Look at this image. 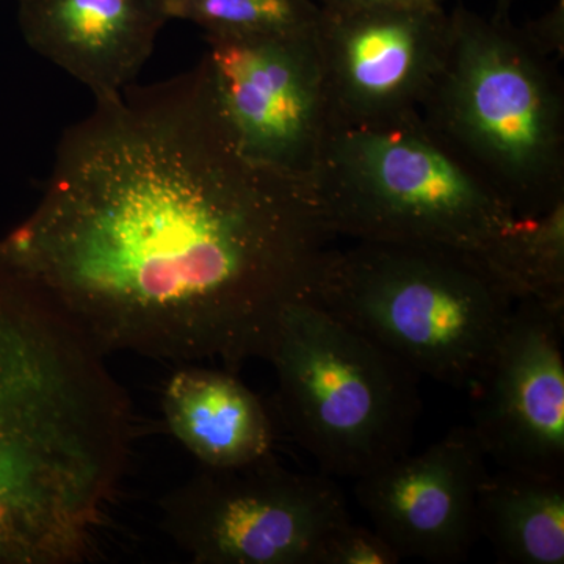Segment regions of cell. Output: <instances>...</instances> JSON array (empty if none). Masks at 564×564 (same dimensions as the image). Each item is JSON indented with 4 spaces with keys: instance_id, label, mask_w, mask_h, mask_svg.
Masks as SVG:
<instances>
[{
    "instance_id": "6da1fadb",
    "label": "cell",
    "mask_w": 564,
    "mask_h": 564,
    "mask_svg": "<svg viewBox=\"0 0 564 564\" xmlns=\"http://www.w3.org/2000/svg\"><path fill=\"white\" fill-rule=\"evenodd\" d=\"M336 237L307 182L248 159L202 61L96 101L0 247L102 355L265 359Z\"/></svg>"
},
{
    "instance_id": "7a4b0ae2",
    "label": "cell",
    "mask_w": 564,
    "mask_h": 564,
    "mask_svg": "<svg viewBox=\"0 0 564 564\" xmlns=\"http://www.w3.org/2000/svg\"><path fill=\"white\" fill-rule=\"evenodd\" d=\"M129 441L102 352L0 247V564L90 554Z\"/></svg>"
},
{
    "instance_id": "3957f363",
    "label": "cell",
    "mask_w": 564,
    "mask_h": 564,
    "mask_svg": "<svg viewBox=\"0 0 564 564\" xmlns=\"http://www.w3.org/2000/svg\"><path fill=\"white\" fill-rule=\"evenodd\" d=\"M421 113L516 217L564 202L563 82L524 25L456 6Z\"/></svg>"
},
{
    "instance_id": "277c9868",
    "label": "cell",
    "mask_w": 564,
    "mask_h": 564,
    "mask_svg": "<svg viewBox=\"0 0 564 564\" xmlns=\"http://www.w3.org/2000/svg\"><path fill=\"white\" fill-rule=\"evenodd\" d=\"M304 299L455 388L478 383L518 303L478 252L375 242L329 248Z\"/></svg>"
},
{
    "instance_id": "5b68a950",
    "label": "cell",
    "mask_w": 564,
    "mask_h": 564,
    "mask_svg": "<svg viewBox=\"0 0 564 564\" xmlns=\"http://www.w3.org/2000/svg\"><path fill=\"white\" fill-rule=\"evenodd\" d=\"M310 185L334 237L478 252L516 215L423 120L339 124Z\"/></svg>"
},
{
    "instance_id": "8992f818",
    "label": "cell",
    "mask_w": 564,
    "mask_h": 564,
    "mask_svg": "<svg viewBox=\"0 0 564 564\" xmlns=\"http://www.w3.org/2000/svg\"><path fill=\"white\" fill-rule=\"evenodd\" d=\"M265 361L285 425L322 474L356 480L410 454L421 375L347 323L296 300Z\"/></svg>"
},
{
    "instance_id": "52a82bcc",
    "label": "cell",
    "mask_w": 564,
    "mask_h": 564,
    "mask_svg": "<svg viewBox=\"0 0 564 564\" xmlns=\"http://www.w3.org/2000/svg\"><path fill=\"white\" fill-rule=\"evenodd\" d=\"M162 527L202 564H317L326 538L350 521L333 477L285 469L273 455L202 467L163 496Z\"/></svg>"
},
{
    "instance_id": "ba28073f",
    "label": "cell",
    "mask_w": 564,
    "mask_h": 564,
    "mask_svg": "<svg viewBox=\"0 0 564 564\" xmlns=\"http://www.w3.org/2000/svg\"><path fill=\"white\" fill-rule=\"evenodd\" d=\"M206 41L212 99L239 150L310 184L339 126L315 31Z\"/></svg>"
},
{
    "instance_id": "9c48e42d",
    "label": "cell",
    "mask_w": 564,
    "mask_h": 564,
    "mask_svg": "<svg viewBox=\"0 0 564 564\" xmlns=\"http://www.w3.org/2000/svg\"><path fill=\"white\" fill-rule=\"evenodd\" d=\"M315 36L339 124H373L421 111L447 57L451 11L322 10Z\"/></svg>"
},
{
    "instance_id": "30bf717a",
    "label": "cell",
    "mask_w": 564,
    "mask_h": 564,
    "mask_svg": "<svg viewBox=\"0 0 564 564\" xmlns=\"http://www.w3.org/2000/svg\"><path fill=\"white\" fill-rule=\"evenodd\" d=\"M564 307L514 304L477 389L473 429L499 469L564 477Z\"/></svg>"
},
{
    "instance_id": "8fae6325",
    "label": "cell",
    "mask_w": 564,
    "mask_h": 564,
    "mask_svg": "<svg viewBox=\"0 0 564 564\" xmlns=\"http://www.w3.org/2000/svg\"><path fill=\"white\" fill-rule=\"evenodd\" d=\"M486 462L473 426H455L421 454L356 478V500L400 558L459 563L480 538Z\"/></svg>"
},
{
    "instance_id": "7c38bea8",
    "label": "cell",
    "mask_w": 564,
    "mask_h": 564,
    "mask_svg": "<svg viewBox=\"0 0 564 564\" xmlns=\"http://www.w3.org/2000/svg\"><path fill=\"white\" fill-rule=\"evenodd\" d=\"M169 20V0H20L18 7L29 46L90 88L96 101L135 80Z\"/></svg>"
},
{
    "instance_id": "4fadbf2b",
    "label": "cell",
    "mask_w": 564,
    "mask_h": 564,
    "mask_svg": "<svg viewBox=\"0 0 564 564\" xmlns=\"http://www.w3.org/2000/svg\"><path fill=\"white\" fill-rule=\"evenodd\" d=\"M177 443L210 469L247 466L273 455V425L259 397L231 372L184 367L162 397Z\"/></svg>"
},
{
    "instance_id": "5bb4252c",
    "label": "cell",
    "mask_w": 564,
    "mask_h": 564,
    "mask_svg": "<svg viewBox=\"0 0 564 564\" xmlns=\"http://www.w3.org/2000/svg\"><path fill=\"white\" fill-rule=\"evenodd\" d=\"M478 529L502 563H564V477L499 469L478 492Z\"/></svg>"
},
{
    "instance_id": "9a60e30c",
    "label": "cell",
    "mask_w": 564,
    "mask_h": 564,
    "mask_svg": "<svg viewBox=\"0 0 564 564\" xmlns=\"http://www.w3.org/2000/svg\"><path fill=\"white\" fill-rule=\"evenodd\" d=\"M478 254L516 302L564 307V202L534 217L516 218Z\"/></svg>"
},
{
    "instance_id": "2e32d148",
    "label": "cell",
    "mask_w": 564,
    "mask_h": 564,
    "mask_svg": "<svg viewBox=\"0 0 564 564\" xmlns=\"http://www.w3.org/2000/svg\"><path fill=\"white\" fill-rule=\"evenodd\" d=\"M170 18L199 25L206 36H276L315 31V0H169Z\"/></svg>"
},
{
    "instance_id": "e0dca14e",
    "label": "cell",
    "mask_w": 564,
    "mask_h": 564,
    "mask_svg": "<svg viewBox=\"0 0 564 564\" xmlns=\"http://www.w3.org/2000/svg\"><path fill=\"white\" fill-rule=\"evenodd\" d=\"M395 549L373 527L355 524L352 519L326 538L317 564H397Z\"/></svg>"
},
{
    "instance_id": "ac0fdd59",
    "label": "cell",
    "mask_w": 564,
    "mask_h": 564,
    "mask_svg": "<svg viewBox=\"0 0 564 564\" xmlns=\"http://www.w3.org/2000/svg\"><path fill=\"white\" fill-rule=\"evenodd\" d=\"M538 50L549 57L564 54V0L556 2L547 13L524 25Z\"/></svg>"
},
{
    "instance_id": "d6986e66",
    "label": "cell",
    "mask_w": 564,
    "mask_h": 564,
    "mask_svg": "<svg viewBox=\"0 0 564 564\" xmlns=\"http://www.w3.org/2000/svg\"><path fill=\"white\" fill-rule=\"evenodd\" d=\"M326 13H351L381 7H445L448 0H315Z\"/></svg>"
},
{
    "instance_id": "ffe728a7",
    "label": "cell",
    "mask_w": 564,
    "mask_h": 564,
    "mask_svg": "<svg viewBox=\"0 0 564 564\" xmlns=\"http://www.w3.org/2000/svg\"><path fill=\"white\" fill-rule=\"evenodd\" d=\"M519 0H494V18H499V20H505V18H510L511 10L514 9L516 3Z\"/></svg>"
}]
</instances>
